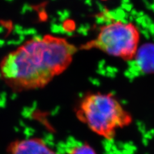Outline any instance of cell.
Wrapping results in <instances>:
<instances>
[{
  "label": "cell",
  "instance_id": "6da1fadb",
  "mask_svg": "<svg viewBox=\"0 0 154 154\" xmlns=\"http://www.w3.org/2000/svg\"><path fill=\"white\" fill-rule=\"evenodd\" d=\"M77 51L63 37L45 35L32 38L3 58L0 76L15 92L44 88L67 70Z\"/></svg>",
  "mask_w": 154,
  "mask_h": 154
},
{
  "label": "cell",
  "instance_id": "7a4b0ae2",
  "mask_svg": "<svg viewBox=\"0 0 154 154\" xmlns=\"http://www.w3.org/2000/svg\"><path fill=\"white\" fill-rule=\"evenodd\" d=\"M79 121L98 136L113 139L119 129L132 122V117L116 96L109 93H88L75 108Z\"/></svg>",
  "mask_w": 154,
  "mask_h": 154
},
{
  "label": "cell",
  "instance_id": "3957f363",
  "mask_svg": "<svg viewBox=\"0 0 154 154\" xmlns=\"http://www.w3.org/2000/svg\"><path fill=\"white\" fill-rule=\"evenodd\" d=\"M139 38V31L133 23L116 21L101 27L97 36L82 45L80 49H96L110 56L130 61L136 57Z\"/></svg>",
  "mask_w": 154,
  "mask_h": 154
},
{
  "label": "cell",
  "instance_id": "277c9868",
  "mask_svg": "<svg viewBox=\"0 0 154 154\" xmlns=\"http://www.w3.org/2000/svg\"><path fill=\"white\" fill-rule=\"evenodd\" d=\"M6 154H57L38 137L17 139L9 144Z\"/></svg>",
  "mask_w": 154,
  "mask_h": 154
},
{
  "label": "cell",
  "instance_id": "5b68a950",
  "mask_svg": "<svg viewBox=\"0 0 154 154\" xmlns=\"http://www.w3.org/2000/svg\"><path fill=\"white\" fill-rule=\"evenodd\" d=\"M140 70L144 73H154V44L147 43L138 49L135 57Z\"/></svg>",
  "mask_w": 154,
  "mask_h": 154
},
{
  "label": "cell",
  "instance_id": "8992f818",
  "mask_svg": "<svg viewBox=\"0 0 154 154\" xmlns=\"http://www.w3.org/2000/svg\"><path fill=\"white\" fill-rule=\"evenodd\" d=\"M67 154H97V153L89 144L81 143L72 147Z\"/></svg>",
  "mask_w": 154,
  "mask_h": 154
}]
</instances>
